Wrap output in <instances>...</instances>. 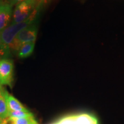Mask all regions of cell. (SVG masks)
<instances>
[{"instance_id": "1", "label": "cell", "mask_w": 124, "mask_h": 124, "mask_svg": "<svg viewBox=\"0 0 124 124\" xmlns=\"http://www.w3.org/2000/svg\"><path fill=\"white\" fill-rule=\"evenodd\" d=\"M46 0H26L17 4L13 12L11 24L21 23L30 19L36 21Z\"/></svg>"}, {"instance_id": "3", "label": "cell", "mask_w": 124, "mask_h": 124, "mask_svg": "<svg viewBox=\"0 0 124 124\" xmlns=\"http://www.w3.org/2000/svg\"><path fill=\"white\" fill-rule=\"evenodd\" d=\"M37 34L38 28L35 24L28 26L17 35L10 46V49L18 52L23 44L29 42H35Z\"/></svg>"}, {"instance_id": "7", "label": "cell", "mask_w": 124, "mask_h": 124, "mask_svg": "<svg viewBox=\"0 0 124 124\" xmlns=\"http://www.w3.org/2000/svg\"><path fill=\"white\" fill-rule=\"evenodd\" d=\"M6 98H7V105L10 111H22L27 110V108H25L22 103L18 100H17L13 95H10L6 91Z\"/></svg>"}, {"instance_id": "15", "label": "cell", "mask_w": 124, "mask_h": 124, "mask_svg": "<svg viewBox=\"0 0 124 124\" xmlns=\"http://www.w3.org/2000/svg\"><path fill=\"white\" fill-rule=\"evenodd\" d=\"M2 85H1V84H0V90H1V89H2Z\"/></svg>"}, {"instance_id": "4", "label": "cell", "mask_w": 124, "mask_h": 124, "mask_svg": "<svg viewBox=\"0 0 124 124\" xmlns=\"http://www.w3.org/2000/svg\"><path fill=\"white\" fill-rule=\"evenodd\" d=\"M14 65L9 59H0V84L12 87L13 80Z\"/></svg>"}, {"instance_id": "5", "label": "cell", "mask_w": 124, "mask_h": 124, "mask_svg": "<svg viewBox=\"0 0 124 124\" xmlns=\"http://www.w3.org/2000/svg\"><path fill=\"white\" fill-rule=\"evenodd\" d=\"M13 16L12 5L4 3L0 7V33L8 26Z\"/></svg>"}, {"instance_id": "8", "label": "cell", "mask_w": 124, "mask_h": 124, "mask_svg": "<svg viewBox=\"0 0 124 124\" xmlns=\"http://www.w3.org/2000/svg\"><path fill=\"white\" fill-rule=\"evenodd\" d=\"M35 46V42H29L23 44L18 51V58L24 59L29 57L33 52Z\"/></svg>"}, {"instance_id": "13", "label": "cell", "mask_w": 124, "mask_h": 124, "mask_svg": "<svg viewBox=\"0 0 124 124\" xmlns=\"http://www.w3.org/2000/svg\"><path fill=\"white\" fill-rule=\"evenodd\" d=\"M2 124H8L7 119H5V120H2Z\"/></svg>"}, {"instance_id": "12", "label": "cell", "mask_w": 124, "mask_h": 124, "mask_svg": "<svg viewBox=\"0 0 124 124\" xmlns=\"http://www.w3.org/2000/svg\"><path fill=\"white\" fill-rule=\"evenodd\" d=\"M24 1H26V0H9V4H10L11 5H13L17 4L18 3H20Z\"/></svg>"}, {"instance_id": "2", "label": "cell", "mask_w": 124, "mask_h": 124, "mask_svg": "<svg viewBox=\"0 0 124 124\" xmlns=\"http://www.w3.org/2000/svg\"><path fill=\"white\" fill-rule=\"evenodd\" d=\"M36 21L28 19L21 23L11 24L8 26L4 31L0 33L2 42L7 48L10 49V46L17 35L23 29L35 23Z\"/></svg>"}, {"instance_id": "18", "label": "cell", "mask_w": 124, "mask_h": 124, "mask_svg": "<svg viewBox=\"0 0 124 124\" xmlns=\"http://www.w3.org/2000/svg\"><path fill=\"white\" fill-rule=\"evenodd\" d=\"M1 121H2V120H1V119H0V122H1Z\"/></svg>"}, {"instance_id": "17", "label": "cell", "mask_w": 124, "mask_h": 124, "mask_svg": "<svg viewBox=\"0 0 124 124\" xmlns=\"http://www.w3.org/2000/svg\"><path fill=\"white\" fill-rule=\"evenodd\" d=\"M2 121H1V122H0V124H2Z\"/></svg>"}, {"instance_id": "14", "label": "cell", "mask_w": 124, "mask_h": 124, "mask_svg": "<svg viewBox=\"0 0 124 124\" xmlns=\"http://www.w3.org/2000/svg\"><path fill=\"white\" fill-rule=\"evenodd\" d=\"M4 0H0V7H1V5H2L3 4H4Z\"/></svg>"}, {"instance_id": "11", "label": "cell", "mask_w": 124, "mask_h": 124, "mask_svg": "<svg viewBox=\"0 0 124 124\" xmlns=\"http://www.w3.org/2000/svg\"><path fill=\"white\" fill-rule=\"evenodd\" d=\"M9 53H10V50L7 48L4 44L0 35V56H2L3 57L8 56H9Z\"/></svg>"}, {"instance_id": "10", "label": "cell", "mask_w": 124, "mask_h": 124, "mask_svg": "<svg viewBox=\"0 0 124 124\" xmlns=\"http://www.w3.org/2000/svg\"><path fill=\"white\" fill-rule=\"evenodd\" d=\"M33 117V114L29 111L22 110V111H9V117L14 118H27Z\"/></svg>"}, {"instance_id": "9", "label": "cell", "mask_w": 124, "mask_h": 124, "mask_svg": "<svg viewBox=\"0 0 124 124\" xmlns=\"http://www.w3.org/2000/svg\"><path fill=\"white\" fill-rule=\"evenodd\" d=\"M7 120L9 124H32L36 121L34 117L27 118L9 117Z\"/></svg>"}, {"instance_id": "16", "label": "cell", "mask_w": 124, "mask_h": 124, "mask_svg": "<svg viewBox=\"0 0 124 124\" xmlns=\"http://www.w3.org/2000/svg\"><path fill=\"white\" fill-rule=\"evenodd\" d=\"M39 124L38 123V122H37V121H35V122H33V124Z\"/></svg>"}, {"instance_id": "6", "label": "cell", "mask_w": 124, "mask_h": 124, "mask_svg": "<svg viewBox=\"0 0 124 124\" xmlns=\"http://www.w3.org/2000/svg\"><path fill=\"white\" fill-rule=\"evenodd\" d=\"M6 91L4 88L0 90V119L5 120L9 117V110L8 107Z\"/></svg>"}]
</instances>
